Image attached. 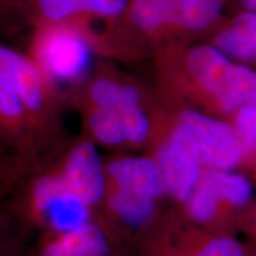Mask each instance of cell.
I'll list each match as a JSON object with an SVG mask.
<instances>
[{
    "label": "cell",
    "instance_id": "1",
    "mask_svg": "<svg viewBox=\"0 0 256 256\" xmlns=\"http://www.w3.org/2000/svg\"><path fill=\"white\" fill-rule=\"evenodd\" d=\"M104 194L92 220L128 254L140 230L165 206L164 184L147 153L112 156L104 159Z\"/></svg>",
    "mask_w": 256,
    "mask_h": 256
},
{
    "label": "cell",
    "instance_id": "2",
    "mask_svg": "<svg viewBox=\"0 0 256 256\" xmlns=\"http://www.w3.org/2000/svg\"><path fill=\"white\" fill-rule=\"evenodd\" d=\"M0 202L34 234H68L92 220V210L44 165L19 179Z\"/></svg>",
    "mask_w": 256,
    "mask_h": 256
},
{
    "label": "cell",
    "instance_id": "3",
    "mask_svg": "<svg viewBox=\"0 0 256 256\" xmlns=\"http://www.w3.org/2000/svg\"><path fill=\"white\" fill-rule=\"evenodd\" d=\"M127 256H252L244 241L194 223L177 204L160 209L140 230Z\"/></svg>",
    "mask_w": 256,
    "mask_h": 256
},
{
    "label": "cell",
    "instance_id": "4",
    "mask_svg": "<svg viewBox=\"0 0 256 256\" xmlns=\"http://www.w3.org/2000/svg\"><path fill=\"white\" fill-rule=\"evenodd\" d=\"M0 76L19 96L30 118L34 142L32 170L66 142L60 104L34 63L2 43Z\"/></svg>",
    "mask_w": 256,
    "mask_h": 256
},
{
    "label": "cell",
    "instance_id": "5",
    "mask_svg": "<svg viewBox=\"0 0 256 256\" xmlns=\"http://www.w3.org/2000/svg\"><path fill=\"white\" fill-rule=\"evenodd\" d=\"M186 69L196 87V100L215 116L229 120L232 115L256 98V70L235 64L215 46L192 48Z\"/></svg>",
    "mask_w": 256,
    "mask_h": 256
},
{
    "label": "cell",
    "instance_id": "6",
    "mask_svg": "<svg viewBox=\"0 0 256 256\" xmlns=\"http://www.w3.org/2000/svg\"><path fill=\"white\" fill-rule=\"evenodd\" d=\"M254 192L255 185L244 172L204 168L190 197L179 206L204 228L236 236L240 220L255 200Z\"/></svg>",
    "mask_w": 256,
    "mask_h": 256
},
{
    "label": "cell",
    "instance_id": "7",
    "mask_svg": "<svg viewBox=\"0 0 256 256\" xmlns=\"http://www.w3.org/2000/svg\"><path fill=\"white\" fill-rule=\"evenodd\" d=\"M168 118L202 168H242L241 140L229 120L203 113L194 107L174 108Z\"/></svg>",
    "mask_w": 256,
    "mask_h": 256
},
{
    "label": "cell",
    "instance_id": "8",
    "mask_svg": "<svg viewBox=\"0 0 256 256\" xmlns=\"http://www.w3.org/2000/svg\"><path fill=\"white\" fill-rule=\"evenodd\" d=\"M151 118L152 132L147 154L158 166L168 200L182 206L196 188L204 168L174 127L168 115L151 114Z\"/></svg>",
    "mask_w": 256,
    "mask_h": 256
},
{
    "label": "cell",
    "instance_id": "9",
    "mask_svg": "<svg viewBox=\"0 0 256 256\" xmlns=\"http://www.w3.org/2000/svg\"><path fill=\"white\" fill-rule=\"evenodd\" d=\"M40 165L58 176L94 216L104 194V166L96 144L87 134L83 132L72 142H66Z\"/></svg>",
    "mask_w": 256,
    "mask_h": 256
},
{
    "label": "cell",
    "instance_id": "10",
    "mask_svg": "<svg viewBox=\"0 0 256 256\" xmlns=\"http://www.w3.org/2000/svg\"><path fill=\"white\" fill-rule=\"evenodd\" d=\"M0 146L12 153L0 179V196L28 174L34 160V133L26 108L0 76Z\"/></svg>",
    "mask_w": 256,
    "mask_h": 256
},
{
    "label": "cell",
    "instance_id": "11",
    "mask_svg": "<svg viewBox=\"0 0 256 256\" xmlns=\"http://www.w3.org/2000/svg\"><path fill=\"white\" fill-rule=\"evenodd\" d=\"M87 104L113 108L126 124L130 147H146L152 132L151 113L146 110L139 89L122 86L108 78L92 82L87 92Z\"/></svg>",
    "mask_w": 256,
    "mask_h": 256
},
{
    "label": "cell",
    "instance_id": "12",
    "mask_svg": "<svg viewBox=\"0 0 256 256\" xmlns=\"http://www.w3.org/2000/svg\"><path fill=\"white\" fill-rule=\"evenodd\" d=\"M42 69L55 82L80 80L92 62V50L87 40L70 28H54L44 34L37 49Z\"/></svg>",
    "mask_w": 256,
    "mask_h": 256
},
{
    "label": "cell",
    "instance_id": "13",
    "mask_svg": "<svg viewBox=\"0 0 256 256\" xmlns=\"http://www.w3.org/2000/svg\"><path fill=\"white\" fill-rule=\"evenodd\" d=\"M84 133L96 145L108 148L130 147V136L122 118L113 108L104 106L86 104Z\"/></svg>",
    "mask_w": 256,
    "mask_h": 256
},
{
    "label": "cell",
    "instance_id": "14",
    "mask_svg": "<svg viewBox=\"0 0 256 256\" xmlns=\"http://www.w3.org/2000/svg\"><path fill=\"white\" fill-rule=\"evenodd\" d=\"M223 0H174L171 25L188 31L210 26L222 10Z\"/></svg>",
    "mask_w": 256,
    "mask_h": 256
},
{
    "label": "cell",
    "instance_id": "15",
    "mask_svg": "<svg viewBox=\"0 0 256 256\" xmlns=\"http://www.w3.org/2000/svg\"><path fill=\"white\" fill-rule=\"evenodd\" d=\"M238 134L243 150L244 174L256 186V98L243 104L229 119Z\"/></svg>",
    "mask_w": 256,
    "mask_h": 256
},
{
    "label": "cell",
    "instance_id": "16",
    "mask_svg": "<svg viewBox=\"0 0 256 256\" xmlns=\"http://www.w3.org/2000/svg\"><path fill=\"white\" fill-rule=\"evenodd\" d=\"M34 235L0 202V256H32L30 238Z\"/></svg>",
    "mask_w": 256,
    "mask_h": 256
},
{
    "label": "cell",
    "instance_id": "17",
    "mask_svg": "<svg viewBox=\"0 0 256 256\" xmlns=\"http://www.w3.org/2000/svg\"><path fill=\"white\" fill-rule=\"evenodd\" d=\"M172 2L174 0H133L130 19L138 28L145 32H153L171 25Z\"/></svg>",
    "mask_w": 256,
    "mask_h": 256
},
{
    "label": "cell",
    "instance_id": "18",
    "mask_svg": "<svg viewBox=\"0 0 256 256\" xmlns=\"http://www.w3.org/2000/svg\"><path fill=\"white\" fill-rule=\"evenodd\" d=\"M214 43L217 49H220L228 57L230 56L243 62L256 60L254 48L248 34L238 24L234 23L220 31L215 36Z\"/></svg>",
    "mask_w": 256,
    "mask_h": 256
},
{
    "label": "cell",
    "instance_id": "19",
    "mask_svg": "<svg viewBox=\"0 0 256 256\" xmlns=\"http://www.w3.org/2000/svg\"><path fill=\"white\" fill-rule=\"evenodd\" d=\"M92 0H38L44 17L51 22H60L78 14L88 12Z\"/></svg>",
    "mask_w": 256,
    "mask_h": 256
},
{
    "label": "cell",
    "instance_id": "20",
    "mask_svg": "<svg viewBox=\"0 0 256 256\" xmlns=\"http://www.w3.org/2000/svg\"><path fill=\"white\" fill-rule=\"evenodd\" d=\"M238 232L244 236V242L250 249L252 255L256 256V200L248 206L240 220Z\"/></svg>",
    "mask_w": 256,
    "mask_h": 256
},
{
    "label": "cell",
    "instance_id": "21",
    "mask_svg": "<svg viewBox=\"0 0 256 256\" xmlns=\"http://www.w3.org/2000/svg\"><path fill=\"white\" fill-rule=\"evenodd\" d=\"M127 0H92L89 11L102 17H116L126 8Z\"/></svg>",
    "mask_w": 256,
    "mask_h": 256
},
{
    "label": "cell",
    "instance_id": "22",
    "mask_svg": "<svg viewBox=\"0 0 256 256\" xmlns=\"http://www.w3.org/2000/svg\"><path fill=\"white\" fill-rule=\"evenodd\" d=\"M234 23L240 25L248 34L256 55V14L249 11L242 12L235 18Z\"/></svg>",
    "mask_w": 256,
    "mask_h": 256
},
{
    "label": "cell",
    "instance_id": "23",
    "mask_svg": "<svg viewBox=\"0 0 256 256\" xmlns=\"http://www.w3.org/2000/svg\"><path fill=\"white\" fill-rule=\"evenodd\" d=\"M19 0H0V25L5 20V16L17 8Z\"/></svg>",
    "mask_w": 256,
    "mask_h": 256
},
{
    "label": "cell",
    "instance_id": "24",
    "mask_svg": "<svg viewBox=\"0 0 256 256\" xmlns=\"http://www.w3.org/2000/svg\"><path fill=\"white\" fill-rule=\"evenodd\" d=\"M11 156L12 153L10 152L8 150H6L5 147L0 146V179H2V174H4L6 168H8L10 159H11Z\"/></svg>",
    "mask_w": 256,
    "mask_h": 256
},
{
    "label": "cell",
    "instance_id": "25",
    "mask_svg": "<svg viewBox=\"0 0 256 256\" xmlns=\"http://www.w3.org/2000/svg\"><path fill=\"white\" fill-rule=\"evenodd\" d=\"M240 2L246 11L256 14V0H240Z\"/></svg>",
    "mask_w": 256,
    "mask_h": 256
},
{
    "label": "cell",
    "instance_id": "26",
    "mask_svg": "<svg viewBox=\"0 0 256 256\" xmlns=\"http://www.w3.org/2000/svg\"><path fill=\"white\" fill-rule=\"evenodd\" d=\"M0 28H2V26H0Z\"/></svg>",
    "mask_w": 256,
    "mask_h": 256
}]
</instances>
